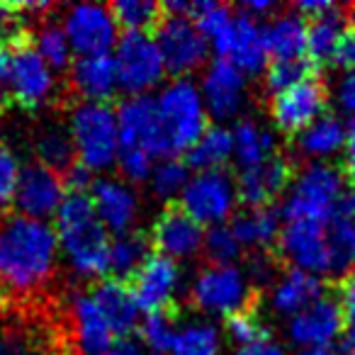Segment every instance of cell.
<instances>
[{"mask_svg": "<svg viewBox=\"0 0 355 355\" xmlns=\"http://www.w3.org/2000/svg\"><path fill=\"white\" fill-rule=\"evenodd\" d=\"M59 239L49 222L8 214L0 222V292L32 295L54 277Z\"/></svg>", "mask_w": 355, "mask_h": 355, "instance_id": "cell-1", "label": "cell"}, {"mask_svg": "<svg viewBox=\"0 0 355 355\" xmlns=\"http://www.w3.org/2000/svg\"><path fill=\"white\" fill-rule=\"evenodd\" d=\"M59 251L76 277L105 280L110 277V243L112 234L100 222L90 195H66L54 217Z\"/></svg>", "mask_w": 355, "mask_h": 355, "instance_id": "cell-2", "label": "cell"}, {"mask_svg": "<svg viewBox=\"0 0 355 355\" xmlns=\"http://www.w3.org/2000/svg\"><path fill=\"white\" fill-rule=\"evenodd\" d=\"M66 127L76 148V163L88 168L93 175L107 173L112 166H117L119 148H122L117 107H112L110 103L76 100L69 110Z\"/></svg>", "mask_w": 355, "mask_h": 355, "instance_id": "cell-3", "label": "cell"}, {"mask_svg": "<svg viewBox=\"0 0 355 355\" xmlns=\"http://www.w3.org/2000/svg\"><path fill=\"white\" fill-rule=\"evenodd\" d=\"M345 193L343 168L334 163H304L292 178L280 202L282 224L319 222L326 224L336 212V205Z\"/></svg>", "mask_w": 355, "mask_h": 355, "instance_id": "cell-4", "label": "cell"}, {"mask_svg": "<svg viewBox=\"0 0 355 355\" xmlns=\"http://www.w3.org/2000/svg\"><path fill=\"white\" fill-rule=\"evenodd\" d=\"M153 100L168 144V156L188 153L209 127V114L198 83L190 78H173L163 83Z\"/></svg>", "mask_w": 355, "mask_h": 355, "instance_id": "cell-5", "label": "cell"}, {"mask_svg": "<svg viewBox=\"0 0 355 355\" xmlns=\"http://www.w3.org/2000/svg\"><path fill=\"white\" fill-rule=\"evenodd\" d=\"M190 300L205 316H222L224 321L239 311L251 309L253 282L239 266H205L190 285Z\"/></svg>", "mask_w": 355, "mask_h": 355, "instance_id": "cell-6", "label": "cell"}, {"mask_svg": "<svg viewBox=\"0 0 355 355\" xmlns=\"http://www.w3.org/2000/svg\"><path fill=\"white\" fill-rule=\"evenodd\" d=\"M112 59L117 66L119 90L127 93V98L151 95L156 88H163L168 71L151 35H122L112 51Z\"/></svg>", "mask_w": 355, "mask_h": 355, "instance_id": "cell-7", "label": "cell"}, {"mask_svg": "<svg viewBox=\"0 0 355 355\" xmlns=\"http://www.w3.org/2000/svg\"><path fill=\"white\" fill-rule=\"evenodd\" d=\"M236 205V180L227 171H205L190 175L178 207L193 217L200 227L212 229L232 222Z\"/></svg>", "mask_w": 355, "mask_h": 355, "instance_id": "cell-8", "label": "cell"}, {"mask_svg": "<svg viewBox=\"0 0 355 355\" xmlns=\"http://www.w3.org/2000/svg\"><path fill=\"white\" fill-rule=\"evenodd\" d=\"M153 40L173 78H190L195 71H205L207 66L209 44L190 15H163Z\"/></svg>", "mask_w": 355, "mask_h": 355, "instance_id": "cell-9", "label": "cell"}, {"mask_svg": "<svg viewBox=\"0 0 355 355\" xmlns=\"http://www.w3.org/2000/svg\"><path fill=\"white\" fill-rule=\"evenodd\" d=\"M69 44L76 56H103L112 54L119 42V25L110 6L103 3H76L66 8L61 17Z\"/></svg>", "mask_w": 355, "mask_h": 355, "instance_id": "cell-10", "label": "cell"}, {"mask_svg": "<svg viewBox=\"0 0 355 355\" xmlns=\"http://www.w3.org/2000/svg\"><path fill=\"white\" fill-rule=\"evenodd\" d=\"M56 71L27 42H15L10 46V71H8V98L10 105L27 110H40L54 98Z\"/></svg>", "mask_w": 355, "mask_h": 355, "instance_id": "cell-11", "label": "cell"}, {"mask_svg": "<svg viewBox=\"0 0 355 355\" xmlns=\"http://www.w3.org/2000/svg\"><path fill=\"white\" fill-rule=\"evenodd\" d=\"M209 119L229 122L241 117L248 105V76L229 59H212L198 83Z\"/></svg>", "mask_w": 355, "mask_h": 355, "instance_id": "cell-12", "label": "cell"}, {"mask_svg": "<svg viewBox=\"0 0 355 355\" xmlns=\"http://www.w3.org/2000/svg\"><path fill=\"white\" fill-rule=\"evenodd\" d=\"M329 90L319 78L304 80L290 90L270 95V119L277 132L297 137L302 129L314 124L326 114Z\"/></svg>", "mask_w": 355, "mask_h": 355, "instance_id": "cell-13", "label": "cell"}, {"mask_svg": "<svg viewBox=\"0 0 355 355\" xmlns=\"http://www.w3.org/2000/svg\"><path fill=\"white\" fill-rule=\"evenodd\" d=\"M119 141L127 148L146 151L151 158H168V144L163 137L161 119L156 112L153 95H134L124 98L117 107Z\"/></svg>", "mask_w": 355, "mask_h": 355, "instance_id": "cell-14", "label": "cell"}, {"mask_svg": "<svg viewBox=\"0 0 355 355\" xmlns=\"http://www.w3.org/2000/svg\"><path fill=\"white\" fill-rule=\"evenodd\" d=\"M277 251L290 268L309 275H331V253L326 239V224L319 222H287L282 224Z\"/></svg>", "mask_w": 355, "mask_h": 355, "instance_id": "cell-15", "label": "cell"}, {"mask_svg": "<svg viewBox=\"0 0 355 355\" xmlns=\"http://www.w3.org/2000/svg\"><path fill=\"white\" fill-rule=\"evenodd\" d=\"M66 185L61 173L42 166V163H27L22 166L20 185L15 195L17 214L40 222H49L56 217L66 200Z\"/></svg>", "mask_w": 355, "mask_h": 355, "instance_id": "cell-16", "label": "cell"}, {"mask_svg": "<svg viewBox=\"0 0 355 355\" xmlns=\"http://www.w3.org/2000/svg\"><path fill=\"white\" fill-rule=\"evenodd\" d=\"M129 287H132L139 309L144 314L171 311L178 295H180V287H183L180 263L171 261L161 253H151L148 261L141 266V270L132 277Z\"/></svg>", "mask_w": 355, "mask_h": 355, "instance_id": "cell-17", "label": "cell"}, {"mask_svg": "<svg viewBox=\"0 0 355 355\" xmlns=\"http://www.w3.org/2000/svg\"><path fill=\"white\" fill-rule=\"evenodd\" d=\"M205 232L207 229L200 227L180 207H166L153 219L148 241H151L153 253H161L171 261L183 263L193 261L195 256L202 253Z\"/></svg>", "mask_w": 355, "mask_h": 355, "instance_id": "cell-18", "label": "cell"}, {"mask_svg": "<svg viewBox=\"0 0 355 355\" xmlns=\"http://www.w3.org/2000/svg\"><path fill=\"white\" fill-rule=\"evenodd\" d=\"M343 314L336 297L324 295L309 304L304 311L287 319V340L295 348H331L338 338H343Z\"/></svg>", "mask_w": 355, "mask_h": 355, "instance_id": "cell-19", "label": "cell"}, {"mask_svg": "<svg viewBox=\"0 0 355 355\" xmlns=\"http://www.w3.org/2000/svg\"><path fill=\"white\" fill-rule=\"evenodd\" d=\"M90 200H93L100 222L112 236L134 232L139 214H141V202H139V193L134 185H129L122 178L100 175L95 178L90 188Z\"/></svg>", "mask_w": 355, "mask_h": 355, "instance_id": "cell-20", "label": "cell"}, {"mask_svg": "<svg viewBox=\"0 0 355 355\" xmlns=\"http://www.w3.org/2000/svg\"><path fill=\"white\" fill-rule=\"evenodd\" d=\"M292 178V163L285 156H272L261 166L241 171L236 178L239 202L243 207H272V202L287 193Z\"/></svg>", "mask_w": 355, "mask_h": 355, "instance_id": "cell-21", "label": "cell"}, {"mask_svg": "<svg viewBox=\"0 0 355 355\" xmlns=\"http://www.w3.org/2000/svg\"><path fill=\"white\" fill-rule=\"evenodd\" d=\"M69 83L78 100L85 103H110L119 93L117 66L112 54L78 56L69 69Z\"/></svg>", "mask_w": 355, "mask_h": 355, "instance_id": "cell-22", "label": "cell"}, {"mask_svg": "<svg viewBox=\"0 0 355 355\" xmlns=\"http://www.w3.org/2000/svg\"><path fill=\"white\" fill-rule=\"evenodd\" d=\"M324 280L316 275H309L297 268H287V270L277 272L275 282L270 285L268 292V306L275 311L277 316L292 319L295 314L304 311L309 304L324 297Z\"/></svg>", "mask_w": 355, "mask_h": 355, "instance_id": "cell-23", "label": "cell"}, {"mask_svg": "<svg viewBox=\"0 0 355 355\" xmlns=\"http://www.w3.org/2000/svg\"><path fill=\"white\" fill-rule=\"evenodd\" d=\"M71 319H73V334L80 355H107L117 336L100 306L95 304L90 290L76 292L71 297Z\"/></svg>", "mask_w": 355, "mask_h": 355, "instance_id": "cell-24", "label": "cell"}, {"mask_svg": "<svg viewBox=\"0 0 355 355\" xmlns=\"http://www.w3.org/2000/svg\"><path fill=\"white\" fill-rule=\"evenodd\" d=\"M90 295H93L95 304L105 314L107 324L112 326L114 336L137 334L144 311L139 309L137 297H134L129 282L105 277V280L95 282V287H90Z\"/></svg>", "mask_w": 355, "mask_h": 355, "instance_id": "cell-25", "label": "cell"}, {"mask_svg": "<svg viewBox=\"0 0 355 355\" xmlns=\"http://www.w3.org/2000/svg\"><path fill=\"white\" fill-rule=\"evenodd\" d=\"M227 59L246 76L266 73L268 64H270L263 25L243 10H236V25H234V37Z\"/></svg>", "mask_w": 355, "mask_h": 355, "instance_id": "cell-26", "label": "cell"}, {"mask_svg": "<svg viewBox=\"0 0 355 355\" xmlns=\"http://www.w3.org/2000/svg\"><path fill=\"white\" fill-rule=\"evenodd\" d=\"M266 32V46L270 61H292L306 59V35L309 22L295 10L277 12L275 17L263 25Z\"/></svg>", "mask_w": 355, "mask_h": 355, "instance_id": "cell-27", "label": "cell"}, {"mask_svg": "<svg viewBox=\"0 0 355 355\" xmlns=\"http://www.w3.org/2000/svg\"><path fill=\"white\" fill-rule=\"evenodd\" d=\"M345 137H348V124L340 122L336 114L326 112L297 134L295 148L309 163H329L336 153L345 151Z\"/></svg>", "mask_w": 355, "mask_h": 355, "instance_id": "cell-28", "label": "cell"}, {"mask_svg": "<svg viewBox=\"0 0 355 355\" xmlns=\"http://www.w3.org/2000/svg\"><path fill=\"white\" fill-rule=\"evenodd\" d=\"M232 232L236 234L241 248L248 251H266L277 243L282 232V217L275 207H243L229 222Z\"/></svg>", "mask_w": 355, "mask_h": 355, "instance_id": "cell-29", "label": "cell"}, {"mask_svg": "<svg viewBox=\"0 0 355 355\" xmlns=\"http://www.w3.org/2000/svg\"><path fill=\"white\" fill-rule=\"evenodd\" d=\"M190 20L202 32L217 59H227L234 25H236V10L224 3H214V0H198V3H190Z\"/></svg>", "mask_w": 355, "mask_h": 355, "instance_id": "cell-30", "label": "cell"}, {"mask_svg": "<svg viewBox=\"0 0 355 355\" xmlns=\"http://www.w3.org/2000/svg\"><path fill=\"white\" fill-rule=\"evenodd\" d=\"M234 132V161L239 171H248L277 156V139L272 129L256 119H239L232 127Z\"/></svg>", "mask_w": 355, "mask_h": 355, "instance_id": "cell-31", "label": "cell"}, {"mask_svg": "<svg viewBox=\"0 0 355 355\" xmlns=\"http://www.w3.org/2000/svg\"><path fill=\"white\" fill-rule=\"evenodd\" d=\"M345 30H348V17H345L340 6L331 10L329 15L319 17V20H311L309 35H306V59L316 69L336 64V54H338Z\"/></svg>", "mask_w": 355, "mask_h": 355, "instance_id": "cell-32", "label": "cell"}, {"mask_svg": "<svg viewBox=\"0 0 355 355\" xmlns=\"http://www.w3.org/2000/svg\"><path fill=\"white\" fill-rule=\"evenodd\" d=\"M229 161H234V132L227 124H209L207 132L185 153V163L195 173L224 171Z\"/></svg>", "mask_w": 355, "mask_h": 355, "instance_id": "cell-33", "label": "cell"}, {"mask_svg": "<svg viewBox=\"0 0 355 355\" xmlns=\"http://www.w3.org/2000/svg\"><path fill=\"white\" fill-rule=\"evenodd\" d=\"M151 241H148L146 234L141 232H127L112 236L110 243V275L114 280L132 282V277L141 270V266L151 256Z\"/></svg>", "mask_w": 355, "mask_h": 355, "instance_id": "cell-34", "label": "cell"}, {"mask_svg": "<svg viewBox=\"0 0 355 355\" xmlns=\"http://www.w3.org/2000/svg\"><path fill=\"white\" fill-rule=\"evenodd\" d=\"M35 153H37V163H42V166L64 175L76 163V148L73 141H71L69 127L61 122L44 124L35 137Z\"/></svg>", "mask_w": 355, "mask_h": 355, "instance_id": "cell-35", "label": "cell"}, {"mask_svg": "<svg viewBox=\"0 0 355 355\" xmlns=\"http://www.w3.org/2000/svg\"><path fill=\"white\" fill-rule=\"evenodd\" d=\"M190 166L185 163V158L180 156H168L158 158L153 163V171L148 175V190L156 200L161 202H171V200H180L185 185L190 180Z\"/></svg>", "mask_w": 355, "mask_h": 355, "instance_id": "cell-36", "label": "cell"}, {"mask_svg": "<svg viewBox=\"0 0 355 355\" xmlns=\"http://www.w3.org/2000/svg\"><path fill=\"white\" fill-rule=\"evenodd\" d=\"M326 239L331 253V275L345 277L355 270V219L334 217L326 222Z\"/></svg>", "mask_w": 355, "mask_h": 355, "instance_id": "cell-37", "label": "cell"}, {"mask_svg": "<svg viewBox=\"0 0 355 355\" xmlns=\"http://www.w3.org/2000/svg\"><path fill=\"white\" fill-rule=\"evenodd\" d=\"M171 355H222V331L205 319L180 324Z\"/></svg>", "mask_w": 355, "mask_h": 355, "instance_id": "cell-38", "label": "cell"}, {"mask_svg": "<svg viewBox=\"0 0 355 355\" xmlns=\"http://www.w3.org/2000/svg\"><path fill=\"white\" fill-rule=\"evenodd\" d=\"M110 10L124 35H148L163 20V6L156 0H114Z\"/></svg>", "mask_w": 355, "mask_h": 355, "instance_id": "cell-39", "label": "cell"}, {"mask_svg": "<svg viewBox=\"0 0 355 355\" xmlns=\"http://www.w3.org/2000/svg\"><path fill=\"white\" fill-rule=\"evenodd\" d=\"M178 329L180 326H178L173 311H153V314L141 316L137 336L148 355H171L173 343L178 338Z\"/></svg>", "mask_w": 355, "mask_h": 355, "instance_id": "cell-40", "label": "cell"}, {"mask_svg": "<svg viewBox=\"0 0 355 355\" xmlns=\"http://www.w3.org/2000/svg\"><path fill=\"white\" fill-rule=\"evenodd\" d=\"M35 51L46 61L51 71H69L73 64V49L69 44L61 22H44L35 32Z\"/></svg>", "mask_w": 355, "mask_h": 355, "instance_id": "cell-41", "label": "cell"}, {"mask_svg": "<svg viewBox=\"0 0 355 355\" xmlns=\"http://www.w3.org/2000/svg\"><path fill=\"white\" fill-rule=\"evenodd\" d=\"M319 69L309 59H292V61H270L266 69V85L268 93L277 95L282 90H290L304 80L316 78Z\"/></svg>", "mask_w": 355, "mask_h": 355, "instance_id": "cell-42", "label": "cell"}, {"mask_svg": "<svg viewBox=\"0 0 355 355\" xmlns=\"http://www.w3.org/2000/svg\"><path fill=\"white\" fill-rule=\"evenodd\" d=\"M241 243H239L236 234L232 232L229 224H219L205 232V246L202 253L212 266H236L241 258Z\"/></svg>", "mask_w": 355, "mask_h": 355, "instance_id": "cell-43", "label": "cell"}, {"mask_svg": "<svg viewBox=\"0 0 355 355\" xmlns=\"http://www.w3.org/2000/svg\"><path fill=\"white\" fill-rule=\"evenodd\" d=\"M46 345L30 326L0 321V355H44Z\"/></svg>", "mask_w": 355, "mask_h": 355, "instance_id": "cell-44", "label": "cell"}, {"mask_svg": "<svg viewBox=\"0 0 355 355\" xmlns=\"http://www.w3.org/2000/svg\"><path fill=\"white\" fill-rule=\"evenodd\" d=\"M224 331H227L229 338L236 343V348H246V345L261 343V340H270L266 321L253 309L239 311V314L229 316V319L224 321Z\"/></svg>", "mask_w": 355, "mask_h": 355, "instance_id": "cell-45", "label": "cell"}, {"mask_svg": "<svg viewBox=\"0 0 355 355\" xmlns=\"http://www.w3.org/2000/svg\"><path fill=\"white\" fill-rule=\"evenodd\" d=\"M20 175H22L20 156L8 144H0V209H8L10 205H15Z\"/></svg>", "mask_w": 355, "mask_h": 355, "instance_id": "cell-46", "label": "cell"}, {"mask_svg": "<svg viewBox=\"0 0 355 355\" xmlns=\"http://www.w3.org/2000/svg\"><path fill=\"white\" fill-rule=\"evenodd\" d=\"M153 163L156 158H151L146 151H139V148H119L117 156V168L122 180H127L129 185H139V183H148V175L153 171Z\"/></svg>", "mask_w": 355, "mask_h": 355, "instance_id": "cell-47", "label": "cell"}, {"mask_svg": "<svg viewBox=\"0 0 355 355\" xmlns=\"http://www.w3.org/2000/svg\"><path fill=\"white\" fill-rule=\"evenodd\" d=\"M336 302L340 306V314H343V348H353L355 345V270L348 272V275L340 280L338 285V295H336Z\"/></svg>", "mask_w": 355, "mask_h": 355, "instance_id": "cell-48", "label": "cell"}, {"mask_svg": "<svg viewBox=\"0 0 355 355\" xmlns=\"http://www.w3.org/2000/svg\"><path fill=\"white\" fill-rule=\"evenodd\" d=\"M25 12L17 3H0V44H15L22 40V27H25Z\"/></svg>", "mask_w": 355, "mask_h": 355, "instance_id": "cell-49", "label": "cell"}, {"mask_svg": "<svg viewBox=\"0 0 355 355\" xmlns=\"http://www.w3.org/2000/svg\"><path fill=\"white\" fill-rule=\"evenodd\" d=\"M334 100L345 114L355 119V71H343L334 83Z\"/></svg>", "mask_w": 355, "mask_h": 355, "instance_id": "cell-50", "label": "cell"}, {"mask_svg": "<svg viewBox=\"0 0 355 355\" xmlns=\"http://www.w3.org/2000/svg\"><path fill=\"white\" fill-rule=\"evenodd\" d=\"M61 178H64L66 193H71V195H90V188H93V183H95V175L88 168L80 166V163H73Z\"/></svg>", "mask_w": 355, "mask_h": 355, "instance_id": "cell-51", "label": "cell"}, {"mask_svg": "<svg viewBox=\"0 0 355 355\" xmlns=\"http://www.w3.org/2000/svg\"><path fill=\"white\" fill-rule=\"evenodd\" d=\"M336 3H331V0H300L295 6V12H300L302 17H304L306 22L311 20H319V17L329 15L331 10H336Z\"/></svg>", "mask_w": 355, "mask_h": 355, "instance_id": "cell-52", "label": "cell"}, {"mask_svg": "<svg viewBox=\"0 0 355 355\" xmlns=\"http://www.w3.org/2000/svg\"><path fill=\"white\" fill-rule=\"evenodd\" d=\"M336 64L343 71H355V27L345 30L338 46V54H336Z\"/></svg>", "mask_w": 355, "mask_h": 355, "instance_id": "cell-53", "label": "cell"}, {"mask_svg": "<svg viewBox=\"0 0 355 355\" xmlns=\"http://www.w3.org/2000/svg\"><path fill=\"white\" fill-rule=\"evenodd\" d=\"M107 355H148L144 343L139 340L137 334H129V336H117L110 345Z\"/></svg>", "mask_w": 355, "mask_h": 355, "instance_id": "cell-54", "label": "cell"}, {"mask_svg": "<svg viewBox=\"0 0 355 355\" xmlns=\"http://www.w3.org/2000/svg\"><path fill=\"white\" fill-rule=\"evenodd\" d=\"M241 10L261 22V20H270V17H275L280 8H277V3H270V0H251V3H243Z\"/></svg>", "mask_w": 355, "mask_h": 355, "instance_id": "cell-55", "label": "cell"}, {"mask_svg": "<svg viewBox=\"0 0 355 355\" xmlns=\"http://www.w3.org/2000/svg\"><path fill=\"white\" fill-rule=\"evenodd\" d=\"M232 355H287V350L275 340H261V343L246 345V348H236Z\"/></svg>", "mask_w": 355, "mask_h": 355, "instance_id": "cell-56", "label": "cell"}, {"mask_svg": "<svg viewBox=\"0 0 355 355\" xmlns=\"http://www.w3.org/2000/svg\"><path fill=\"white\" fill-rule=\"evenodd\" d=\"M345 163H355V119L348 122V137H345Z\"/></svg>", "mask_w": 355, "mask_h": 355, "instance_id": "cell-57", "label": "cell"}, {"mask_svg": "<svg viewBox=\"0 0 355 355\" xmlns=\"http://www.w3.org/2000/svg\"><path fill=\"white\" fill-rule=\"evenodd\" d=\"M297 355H336L334 348H309V350H300Z\"/></svg>", "mask_w": 355, "mask_h": 355, "instance_id": "cell-58", "label": "cell"}, {"mask_svg": "<svg viewBox=\"0 0 355 355\" xmlns=\"http://www.w3.org/2000/svg\"><path fill=\"white\" fill-rule=\"evenodd\" d=\"M345 355H355V345H353V348H348V350H345Z\"/></svg>", "mask_w": 355, "mask_h": 355, "instance_id": "cell-59", "label": "cell"}, {"mask_svg": "<svg viewBox=\"0 0 355 355\" xmlns=\"http://www.w3.org/2000/svg\"><path fill=\"white\" fill-rule=\"evenodd\" d=\"M353 12H355V10H353Z\"/></svg>", "mask_w": 355, "mask_h": 355, "instance_id": "cell-60", "label": "cell"}]
</instances>
